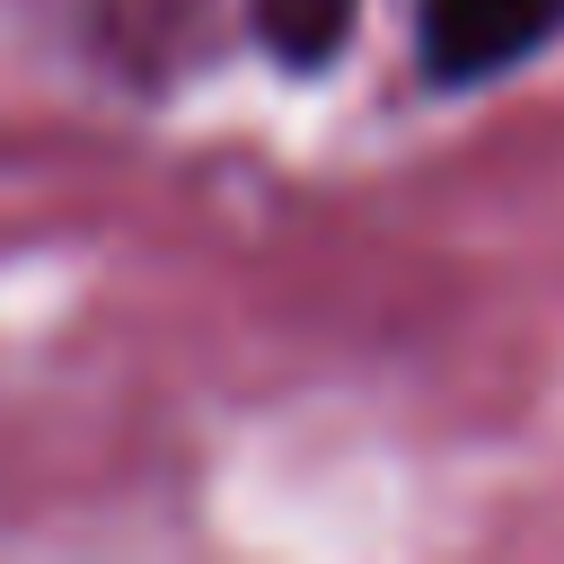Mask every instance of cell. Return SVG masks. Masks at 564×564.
I'll list each match as a JSON object with an SVG mask.
<instances>
[{
  "label": "cell",
  "mask_w": 564,
  "mask_h": 564,
  "mask_svg": "<svg viewBox=\"0 0 564 564\" xmlns=\"http://www.w3.org/2000/svg\"><path fill=\"white\" fill-rule=\"evenodd\" d=\"M88 35L115 79L167 88L203 53V0H88Z\"/></svg>",
  "instance_id": "2"
},
{
  "label": "cell",
  "mask_w": 564,
  "mask_h": 564,
  "mask_svg": "<svg viewBox=\"0 0 564 564\" xmlns=\"http://www.w3.org/2000/svg\"><path fill=\"white\" fill-rule=\"evenodd\" d=\"M361 35V0H247V44L282 79H326Z\"/></svg>",
  "instance_id": "3"
},
{
  "label": "cell",
  "mask_w": 564,
  "mask_h": 564,
  "mask_svg": "<svg viewBox=\"0 0 564 564\" xmlns=\"http://www.w3.org/2000/svg\"><path fill=\"white\" fill-rule=\"evenodd\" d=\"M564 35V0H414V70L432 97L494 88Z\"/></svg>",
  "instance_id": "1"
}]
</instances>
